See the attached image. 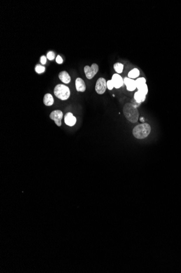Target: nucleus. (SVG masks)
Listing matches in <instances>:
<instances>
[{
  "label": "nucleus",
  "mask_w": 181,
  "mask_h": 273,
  "mask_svg": "<svg viewBox=\"0 0 181 273\" xmlns=\"http://www.w3.org/2000/svg\"><path fill=\"white\" fill-rule=\"evenodd\" d=\"M150 125L147 123H144L136 125L133 129V136L138 139H143L146 138L150 134Z\"/></svg>",
  "instance_id": "f03ea898"
},
{
  "label": "nucleus",
  "mask_w": 181,
  "mask_h": 273,
  "mask_svg": "<svg viewBox=\"0 0 181 273\" xmlns=\"http://www.w3.org/2000/svg\"><path fill=\"white\" fill-rule=\"evenodd\" d=\"M56 62L58 63V64H62L63 62V59H62L60 55L57 56V57L56 58Z\"/></svg>",
  "instance_id": "4be33fe9"
},
{
  "label": "nucleus",
  "mask_w": 181,
  "mask_h": 273,
  "mask_svg": "<svg viewBox=\"0 0 181 273\" xmlns=\"http://www.w3.org/2000/svg\"><path fill=\"white\" fill-rule=\"evenodd\" d=\"M107 88V82L103 78L98 79L95 86V90L98 94H103Z\"/></svg>",
  "instance_id": "39448f33"
},
{
  "label": "nucleus",
  "mask_w": 181,
  "mask_h": 273,
  "mask_svg": "<svg viewBox=\"0 0 181 273\" xmlns=\"http://www.w3.org/2000/svg\"><path fill=\"white\" fill-rule=\"evenodd\" d=\"M124 116L132 123H136L138 120V111L132 103H126L123 108Z\"/></svg>",
  "instance_id": "f257e3e1"
},
{
  "label": "nucleus",
  "mask_w": 181,
  "mask_h": 273,
  "mask_svg": "<svg viewBox=\"0 0 181 273\" xmlns=\"http://www.w3.org/2000/svg\"><path fill=\"white\" fill-rule=\"evenodd\" d=\"M59 78L64 83L67 84L71 81V77L66 71H62L59 74Z\"/></svg>",
  "instance_id": "9b49d317"
},
{
  "label": "nucleus",
  "mask_w": 181,
  "mask_h": 273,
  "mask_svg": "<svg viewBox=\"0 0 181 273\" xmlns=\"http://www.w3.org/2000/svg\"><path fill=\"white\" fill-rule=\"evenodd\" d=\"M47 61L46 57L45 56H42L40 58V62L43 64H45Z\"/></svg>",
  "instance_id": "412c9836"
},
{
  "label": "nucleus",
  "mask_w": 181,
  "mask_h": 273,
  "mask_svg": "<svg viewBox=\"0 0 181 273\" xmlns=\"http://www.w3.org/2000/svg\"><path fill=\"white\" fill-rule=\"evenodd\" d=\"M140 122H142V123H144V122H145V119H144V117H140Z\"/></svg>",
  "instance_id": "5701e85b"
},
{
  "label": "nucleus",
  "mask_w": 181,
  "mask_h": 273,
  "mask_svg": "<svg viewBox=\"0 0 181 273\" xmlns=\"http://www.w3.org/2000/svg\"><path fill=\"white\" fill-rule=\"evenodd\" d=\"M54 95L62 100H66L70 96V90L68 87L63 84H58L55 87Z\"/></svg>",
  "instance_id": "7ed1b4c3"
},
{
  "label": "nucleus",
  "mask_w": 181,
  "mask_h": 273,
  "mask_svg": "<svg viewBox=\"0 0 181 273\" xmlns=\"http://www.w3.org/2000/svg\"><path fill=\"white\" fill-rule=\"evenodd\" d=\"M146 98V95L143 94L142 93L139 92H136L134 94V99L136 102L138 103H141L144 102Z\"/></svg>",
  "instance_id": "ddd939ff"
},
{
  "label": "nucleus",
  "mask_w": 181,
  "mask_h": 273,
  "mask_svg": "<svg viewBox=\"0 0 181 273\" xmlns=\"http://www.w3.org/2000/svg\"><path fill=\"white\" fill-rule=\"evenodd\" d=\"M35 71L38 73V74H41V73H43L45 71V66H43L40 64H37L36 66H35Z\"/></svg>",
  "instance_id": "f3484780"
},
{
  "label": "nucleus",
  "mask_w": 181,
  "mask_h": 273,
  "mask_svg": "<svg viewBox=\"0 0 181 273\" xmlns=\"http://www.w3.org/2000/svg\"><path fill=\"white\" fill-rule=\"evenodd\" d=\"M136 81L137 88L138 89L140 87L143 86L144 85L146 84V79L144 78H139L137 79Z\"/></svg>",
  "instance_id": "dca6fc26"
},
{
  "label": "nucleus",
  "mask_w": 181,
  "mask_h": 273,
  "mask_svg": "<svg viewBox=\"0 0 181 273\" xmlns=\"http://www.w3.org/2000/svg\"><path fill=\"white\" fill-rule=\"evenodd\" d=\"M47 57L49 60H53L55 59V54L53 51H49L47 54Z\"/></svg>",
  "instance_id": "6ab92c4d"
},
{
  "label": "nucleus",
  "mask_w": 181,
  "mask_h": 273,
  "mask_svg": "<svg viewBox=\"0 0 181 273\" xmlns=\"http://www.w3.org/2000/svg\"><path fill=\"white\" fill-rule=\"evenodd\" d=\"M75 87L78 92H85L86 88L84 81L80 78H78L75 80Z\"/></svg>",
  "instance_id": "9d476101"
},
{
  "label": "nucleus",
  "mask_w": 181,
  "mask_h": 273,
  "mask_svg": "<svg viewBox=\"0 0 181 273\" xmlns=\"http://www.w3.org/2000/svg\"><path fill=\"white\" fill-rule=\"evenodd\" d=\"M113 68H114V69L115 70L117 73L120 74V73H122L123 72L124 65L123 64L120 63H116L114 64Z\"/></svg>",
  "instance_id": "2eb2a0df"
},
{
  "label": "nucleus",
  "mask_w": 181,
  "mask_h": 273,
  "mask_svg": "<svg viewBox=\"0 0 181 273\" xmlns=\"http://www.w3.org/2000/svg\"><path fill=\"white\" fill-rule=\"evenodd\" d=\"M50 119L54 121L55 123L60 127L61 125V120L63 117V113L61 111L57 110L52 111L50 115Z\"/></svg>",
  "instance_id": "423d86ee"
},
{
  "label": "nucleus",
  "mask_w": 181,
  "mask_h": 273,
  "mask_svg": "<svg viewBox=\"0 0 181 273\" xmlns=\"http://www.w3.org/2000/svg\"><path fill=\"white\" fill-rule=\"evenodd\" d=\"M43 103L47 106H52L54 103V99L52 94L47 93L43 97Z\"/></svg>",
  "instance_id": "f8f14e48"
},
{
  "label": "nucleus",
  "mask_w": 181,
  "mask_h": 273,
  "mask_svg": "<svg viewBox=\"0 0 181 273\" xmlns=\"http://www.w3.org/2000/svg\"><path fill=\"white\" fill-rule=\"evenodd\" d=\"M139 74H140L139 70L137 68H134L132 69L130 71H129L128 74V76L129 78L130 79L136 78L138 77Z\"/></svg>",
  "instance_id": "4468645a"
},
{
  "label": "nucleus",
  "mask_w": 181,
  "mask_h": 273,
  "mask_svg": "<svg viewBox=\"0 0 181 273\" xmlns=\"http://www.w3.org/2000/svg\"><path fill=\"white\" fill-rule=\"evenodd\" d=\"M99 70V66L96 63H93L91 66H86L84 67V72L86 78L88 79H92L96 75Z\"/></svg>",
  "instance_id": "20e7f679"
},
{
  "label": "nucleus",
  "mask_w": 181,
  "mask_h": 273,
  "mask_svg": "<svg viewBox=\"0 0 181 273\" xmlns=\"http://www.w3.org/2000/svg\"><path fill=\"white\" fill-rule=\"evenodd\" d=\"M64 121L66 125H68L69 127H73L75 124L77 119L76 117H74L73 115L71 112H67L65 115Z\"/></svg>",
  "instance_id": "0eeeda50"
},
{
  "label": "nucleus",
  "mask_w": 181,
  "mask_h": 273,
  "mask_svg": "<svg viewBox=\"0 0 181 273\" xmlns=\"http://www.w3.org/2000/svg\"><path fill=\"white\" fill-rule=\"evenodd\" d=\"M139 92L142 93L143 94H145L147 95V93L148 92V88H147V84H145L143 86L140 87V88H139L138 89Z\"/></svg>",
  "instance_id": "a211bd4d"
},
{
  "label": "nucleus",
  "mask_w": 181,
  "mask_h": 273,
  "mask_svg": "<svg viewBox=\"0 0 181 273\" xmlns=\"http://www.w3.org/2000/svg\"><path fill=\"white\" fill-rule=\"evenodd\" d=\"M124 83L126 86L127 90L129 91H133L137 88L136 81L129 78H125L124 79Z\"/></svg>",
  "instance_id": "1a4fd4ad"
},
{
  "label": "nucleus",
  "mask_w": 181,
  "mask_h": 273,
  "mask_svg": "<svg viewBox=\"0 0 181 273\" xmlns=\"http://www.w3.org/2000/svg\"><path fill=\"white\" fill-rule=\"evenodd\" d=\"M107 87L109 90H112L114 86H113V84L112 83L111 80L108 81V82H107Z\"/></svg>",
  "instance_id": "aec40b11"
},
{
  "label": "nucleus",
  "mask_w": 181,
  "mask_h": 273,
  "mask_svg": "<svg viewBox=\"0 0 181 273\" xmlns=\"http://www.w3.org/2000/svg\"><path fill=\"white\" fill-rule=\"evenodd\" d=\"M111 80L114 87H115L116 88H120L123 85L124 80L119 74H113Z\"/></svg>",
  "instance_id": "6e6552de"
}]
</instances>
